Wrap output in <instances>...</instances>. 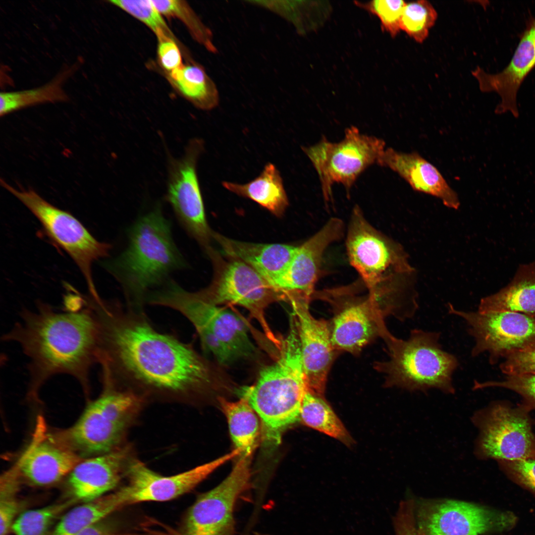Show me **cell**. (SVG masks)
I'll use <instances>...</instances> for the list:
<instances>
[{"mask_svg":"<svg viewBox=\"0 0 535 535\" xmlns=\"http://www.w3.org/2000/svg\"><path fill=\"white\" fill-rule=\"evenodd\" d=\"M91 309L98 327L97 363L104 384L145 395L191 399L214 380L209 362L190 344L154 328L143 310L101 299Z\"/></svg>","mask_w":535,"mask_h":535,"instance_id":"1","label":"cell"},{"mask_svg":"<svg viewBox=\"0 0 535 535\" xmlns=\"http://www.w3.org/2000/svg\"><path fill=\"white\" fill-rule=\"evenodd\" d=\"M2 338L19 344L28 357L32 390L60 374L88 387L90 369L97 363L98 327L86 303L79 310L57 313L39 303L35 311L24 310Z\"/></svg>","mask_w":535,"mask_h":535,"instance_id":"2","label":"cell"},{"mask_svg":"<svg viewBox=\"0 0 535 535\" xmlns=\"http://www.w3.org/2000/svg\"><path fill=\"white\" fill-rule=\"evenodd\" d=\"M128 243L118 257L104 264L123 289L126 305L143 310L150 290L186 263L173 240L170 222L160 205L131 227Z\"/></svg>","mask_w":535,"mask_h":535,"instance_id":"3","label":"cell"},{"mask_svg":"<svg viewBox=\"0 0 535 535\" xmlns=\"http://www.w3.org/2000/svg\"><path fill=\"white\" fill-rule=\"evenodd\" d=\"M274 362L259 372L256 383L240 390L260 419L265 440L277 445L284 430L300 418L303 398L308 391L295 316Z\"/></svg>","mask_w":535,"mask_h":535,"instance_id":"4","label":"cell"},{"mask_svg":"<svg viewBox=\"0 0 535 535\" xmlns=\"http://www.w3.org/2000/svg\"><path fill=\"white\" fill-rule=\"evenodd\" d=\"M146 302L177 311L194 325L203 350L223 366L254 357L256 346L247 322L232 310L214 304L197 292H189L169 280L161 289L150 292Z\"/></svg>","mask_w":535,"mask_h":535,"instance_id":"5","label":"cell"},{"mask_svg":"<svg viewBox=\"0 0 535 535\" xmlns=\"http://www.w3.org/2000/svg\"><path fill=\"white\" fill-rule=\"evenodd\" d=\"M440 335L438 332L414 329L409 338L403 340L389 331L386 333L382 338L388 360L375 364V369L385 376L384 385L410 392L436 389L454 394L452 375L459 362L454 355L442 349Z\"/></svg>","mask_w":535,"mask_h":535,"instance_id":"6","label":"cell"},{"mask_svg":"<svg viewBox=\"0 0 535 535\" xmlns=\"http://www.w3.org/2000/svg\"><path fill=\"white\" fill-rule=\"evenodd\" d=\"M346 247L368 294L379 300L399 296L414 278L416 270L404 248L373 226L358 206L352 211Z\"/></svg>","mask_w":535,"mask_h":535,"instance_id":"7","label":"cell"},{"mask_svg":"<svg viewBox=\"0 0 535 535\" xmlns=\"http://www.w3.org/2000/svg\"><path fill=\"white\" fill-rule=\"evenodd\" d=\"M532 411L521 402H492L471 417L478 429L474 453L480 460L535 459Z\"/></svg>","mask_w":535,"mask_h":535,"instance_id":"8","label":"cell"},{"mask_svg":"<svg viewBox=\"0 0 535 535\" xmlns=\"http://www.w3.org/2000/svg\"><path fill=\"white\" fill-rule=\"evenodd\" d=\"M206 250L213 264L214 276L210 285L198 294L216 305L230 304L246 309L271 345L278 349L281 338L270 327L265 311L271 303L284 301L282 295L245 263L230 257L225 260L210 246Z\"/></svg>","mask_w":535,"mask_h":535,"instance_id":"9","label":"cell"},{"mask_svg":"<svg viewBox=\"0 0 535 535\" xmlns=\"http://www.w3.org/2000/svg\"><path fill=\"white\" fill-rule=\"evenodd\" d=\"M385 143L381 139L362 133L351 126L339 142L323 137L317 144L302 148L316 170L325 203L332 199V187L342 184L349 194L360 174L377 161Z\"/></svg>","mask_w":535,"mask_h":535,"instance_id":"10","label":"cell"},{"mask_svg":"<svg viewBox=\"0 0 535 535\" xmlns=\"http://www.w3.org/2000/svg\"><path fill=\"white\" fill-rule=\"evenodd\" d=\"M331 303L333 316L329 321L331 339L335 349L357 355L377 337L388 331L386 316L395 315L393 308L369 294L353 295V287L325 290L315 293Z\"/></svg>","mask_w":535,"mask_h":535,"instance_id":"11","label":"cell"},{"mask_svg":"<svg viewBox=\"0 0 535 535\" xmlns=\"http://www.w3.org/2000/svg\"><path fill=\"white\" fill-rule=\"evenodd\" d=\"M419 535H480L512 530L517 516L474 503L450 499L414 500Z\"/></svg>","mask_w":535,"mask_h":535,"instance_id":"12","label":"cell"},{"mask_svg":"<svg viewBox=\"0 0 535 535\" xmlns=\"http://www.w3.org/2000/svg\"><path fill=\"white\" fill-rule=\"evenodd\" d=\"M0 182L32 212L48 234L71 257L82 272L89 293L97 292L92 266L108 255L110 245L97 240L72 215L51 205L33 190L19 191L2 178Z\"/></svg>","mask_w":535,"mask_h":535,"instance_id":"13","label":"cell"},{"mask_svg":"<svg viewBox=\"0 0 535 535\" xmlns=\"http://www.w3.org/2000/svg\"><path fill=\"white\" fill-rule=\"evenodd\" d=\"M448 309L449 314L461 317L468 325V333L475 342L471 355L487 352L491 365L535 344V315L465 312L450 304Z\"/></svg>","mask_w":535,"mask_h":535,"instance_id":"14","label":"cell"},{"mask_svg":"<svg viewBox=\"0 0 535 535\" xmlns=\"http://www.w3.org/2000/svg\"><path fill=\"white\" fill-rule=\"evenodd\" d=\"M204 148L203 140L194 138L181 158L169 156L165 199L187 233L206 249L210 246L214 232L207 220L197 173Z\"/></svg>","mask_w":535,"mask_h":535,"instance_id":"15","label":"cell"},{"mask_svg":"<svg viewBox=\"0 0 535 535\" xmlns=\"http://www.w3.org/2000/svg\"><path fill=\"white\" fill-rule=\"evenodd\" d=\"M250 457L239 456L230 473L218 485L198 496L189 509L184 535H234V509L249 486Z\"/></svg>","mask_w":535,"mask_h":535,"instance_id":"16","label":"cell"},{"mask_svg":"<svg viewBox=\"0 0 535 535\" xmlns=\"http://www.w3.org/2000/svg\"><path fill=\"white\" fill-rule=\"evenodd\" d=\"M239 455V451L234 449L215 460L170 476L160 475L141 461L131 459L125 474L127 483L115 493L123 506L170 500L190 491L217 468Z\"/></svg>","mask_w":535,"mask_h":535,"instance_id":"17","label":"cell"},{"mask_svg":"<svg viewBox=\"0 0 535 535\" xmlns=\"http://www.w3.org/2000/svg\"><path fill=\"white\" fill-rule=\"evenodd\" d=\"M308 391L323 396L327 377L338 351L331 339L329 321L310 313V302L292 300Z\"/></svg>","mask_w":535,"mask_h":535,"instance_id":"18","label":"cell"},{"mask_svg":"<svg viewBox=\"0 0 535 535\" xmlns=\"http://www.w3.org/2000/svg\"><path fill=\"white\" fill-rule=\"evenodd\" d=\"M343 230V221L331 218L313 236L297 247L278 287L284 301L298 299L310 302L324 253L342 237Z\"/></svg>","mask_w":535,"mask_h":535,"instance_id":"19","label":"cell"},{"mask_svg":"<svg viewBox=\"0 0 535 535\" xmlns=\"http://www.w3.org/2000/svg\"><path fill=\"white\" fill-rule=\"evenodd\" d=\"M535 67V18L530 17L520 35V41L507 66L500 72L490 74L480 67L472 71L483 92H495L501 98L495 112L501 114L510 111L519 116L517 94L521 85Z\"/></svg>","mask_w":535,"mask_h":535,"instance_id":"20","label":"cell"},{"mask_svg":"<svg viewBox=\"0 0 535 535\" xmlns=\"http://www.w3.org/2000/svg\"><path fill=\"white\" fill-rule=\"evenodd\" d=\"M130 456L129 448L123 447L78 463L68 479L74 499L89 502L114 488L125 476Z\"/></svg>","mask_w":535,"mask_h":535,"instance_id":"21","label":"cell"},{"mask_svg":"<svg viewBox=\"0 0 535 535\" xmlns=\"http://www.w3.org/2000/svg\"><path fill=\"white\" fill-rule=\"evenodd\" d=\"M376 163L397 173L414 190L438 198L449 208H459L457 193L436 167L417 153H402L385 148Z\"/></svg>","mask_w":535,"mask_h":535,"instance_id":"22","label":"cell"},{"mask_svg":"<svg viewBox=\"0 0 535 535\" xmlns=\"http://www.w3.org/2000/svg\"><path fill=\"white\" fill-rule=\"evenodd\" d=\"M213 238L227 256L250 266L279 292V283L297 246L240 241L214 232Z\"/></svg>","mask_w":535,"mask_h":535,"instance_id":"23","label":"cell"},{"mask_svg":"<svg viewBox=\"0 0 535 535\" xmlns=\"http://www.w3.org/2000/svg\"><path fill=\"white\" fill-rule=\"evenodd\" d=\"M127 428L112 418L96 400L71 428L70 436L83 453L104 454L115 450Z\"/></svg>","mask_w":535,"mask_h":535,"instance_id":"24","label":"cell"},{"mask_svg":"<svg viewBox=\"0 0 535 535\" xmlns=\"http://www.w3.org/2000/svg\"><path fill=\"white\" fill-rule=\"evenodd\" d=\"M478 311L535 315V262L520 265L507 286L481 299Z\"/></svg>","mask_w":535,"mask_h":535,"instance_id":"25","label":"cell"},{"mask_svg":"<svg viewBox=\"0 0 535 535\" xmlns=\"http://www.w3.org/2000/svg\"><path fill=\"white\" fill-rule=\"evenodd\" d=\"M79 462L71 452L43 442L31 449L22 462L25 477L38 485L54 483L71 472Z\"/></svg>","mask_w":535,"mask_h":535,"instance_id":"26","label":"cell"},{"mask_svg":"<svg viewBox=\"0 0 535 535\" xmlns=\"http://www.w3.org/2000/svg\"><path fill=\"white\" fill-rule=\"evenodd\" d=\"M222 185L228 191L255 202L278 217L284 214L289 205L280 173L271 163H267L258 177L247 183L223 181Z\"/></svg>","mask_w":535,"mask_h":535,"instance_id":"27","label":"cell"},{"mask_svg":"<svg viewBox=\"0 0 535 535\" xmlns=\"http://www.w3.org/2000/svg\"><path fill=\"white\" fill-rule=\"evenodd\" d=\"M164 74L174 90L196 107L210 110L218 106L219 94L216 84L204 67L194 60Z\"/></svg>","mask_w":535,"mask_h":535,"instance_id":"28","label":"cell"},{"mask_svg":"<svg viewBox=\"0 0 535 535\" xmlns=\"http://www.w3.org/2000/svg\"><path fill=\"white\" fill-rule=\"evenodd\" d=\"M81 59L64 68L52 80L37 88L22 91L1 92L0 94V115L39 104L66 102L69 98L63 84L78 70Z\"/></svg>","mask_w":535,"mask_h":535,"instance_id":"29","label":"cell"},{"mask_svg":"<svg viewBox=\"0 0 535 535\" xmlns=\"http://www.w3.org/2000/svg\"><path fill=\"white\" fill-rule=\"evenodd\" d=\"M218 401L226 418L235 449L240 451L239 456L250 457L259 433L258 416L243 398L232 402L220 397Z\"/></svg>","mask_w":535,"mask_h":535,"instance_id":"30","label":"cell"},{"mask_svg":"<svg viewBox=\"0 0 535 535\" xmlns=\"http://www.w3.org/2000/svg\"><path fill=\"white\" fill-rule=\"evenodd\" d=\"M122 506L115 492L84 502L66 513L51 535H75Z\"/></svg>","mask_w":535,"mask_h":535,"instance_id":"31","label":"cell"},{"mask_svg":"<svg viewBox=\"0 0 535 535\" xmlns=\"http://www.w3.org/2000/svg\"><path fill=\"white\" fill-rule=\"evenodd\" d=\"M300 418L307 426L346 444L352 439L343 425L322 396L307 391L303 399Z\"/></svg>","mask_w":535,"mask_h":535,"instance_id":"32","label":"cell"},{"mask_svg":"<svg viewBox=\"0 0 535 535\" xmlns=\"http://www.w3.org/2000/svg\"><path fill=\"white\" fill-rule=\"evenodd\" d=\"M152 1L162 15L175 18L181 21L194 40L207 51L213 54L217 52L212 31L186 1L164 0Z\"/></svg>","mask_w":535,"mask_h":535,"instance_id":"33","label":"cell"},{"mask_svg":"<svg viewBox=\"0 0 535 535\" xmlns=\"http://www.w3.org/2000/svg\"><path fill=\"white\" fill-rule=\"evenodd\" d=\"M437 18L436 10L428 0L406 3L401 18L400 29L415 41L422 43L427 38Z\"/></svg>","mask_w":535,"mask_h":535,"instance_id":"34","label":"cell"},{"mask_svg":"<svg viewBox=\"0 0 535 535\" xmlns=\"http://www.w3.org/2000/svg\"><path fill=\"white\" fill-rule=\"evenodd\" d=\"M76 501L72 499L22 513L13 523V535H47L54 519Z\"/></svg>","mask_w":535,"mask_h":535,"instance_id":"35","label":"cell"},{"mask_svg":"<svg viewBox=\"0 0 535 535\" xmlns=\"http://www.w3.org/2000/svg\"><path fill=\"white\" fill-rule=\"evenodd\" d=\"M108 2L145 24L157 39L167 37L179 42L152 0H113Z\"/></svg>","mask_w":535,"mask_h":535,"instance_id":"36","label":"cell"},{"mask_svg":"<svg viewBox=\"0 0 535 535\" xmlns=\"http://www.w3.org/2000/svg\"><path fill=\"white\" fill-rule=\"evenodd\" d=\"M499 387L511 390L522 397L521 403L535 412V374L507 375L502 381H475L473 390ZM534 424L535 425V416Z\"/></svg>","mask_w":535,"mask_h":535,"instance_id":"37","label":"cell"},{"mask_svg":"<svg viewBox=\"0 0 535 535\" xmlns=\"http://www.w3.org/2000/svg\"><path fill=\"white\" fill-rule=\"evenodd\" d=\"M406 3L402 0H375L359 4L376 15L382 28L393 37L401 30V18Z\"/></svg>","mask_w":535,"mask_h":535,"instance_id":"38","label":"cell"},{"mask_svg":"<svg viewBox=\"0 0 535 535\" xmlns=\"http://www.w3.org/2000/svg\"><path fill=\"white\" fill-rule=\"evenodd\" d=\"M497 462L499 469L508 479L535 496V459Z\"/></svg>","mask_w":535,"mask_h":535,"instance_id":"39","label":"cell"},{"mask_svg":"<svg viewBox=\"0 0 535 535\" xmlns=\"http://www.w3.org/2000/svg\"><path fill=\"white\" fill-rule=\"evenodd\" d=\"M157 39L158 59L164 73H170L183 64L182 54L186 62L193 59L179 42L167 37Z\"/></svg>","mask_w":535,"mask_h":535,"instance_id":"40","label":"cell"},{"mask_svg":"<svg viewBox=\"0 0 535 535\" xmlns=\"http://www.w3.org/2000/svg\"><path fill=\"white\" fill-rule=\"evenodd\" d=\"M0 497V535H8L20 509L16 497L17 486L11 482H3Z\"/></svg>","mask_w":535,"mask_h":535,"instance_id":"41","label":"cell"},{"mask_svg":"<svg viewBox=\"0 0 535 535\" xmlns=\"http://www.w3.org/2000/svg\"><path fill=\"white\" fill-rule=\"evenodd\" d=\"M499 368L507 375L535 374V344L507 357Z\"/></svg>","mask_w":535,"mask_h":535,"instance_id":"42","label":"cell"},{"mask_svg":"<svg viewBox=\"0 0 535 535\" xmlns=\"http://www.w3.org/2000/svg\"><path fill=\"white\" fill-rule=\"evenodd\" d=\"M395 535H419L415 515L413 499L402 501L393 519Z\"/></svg>","mask_w":535,"mask_h":535,"instance_id":"43","label":"cell"},{"mask_svg":"<svg viewBox=\"0 0 535 535\" xmlns=\"http://www.w3.org/2000/svg\"><path fill=\"white\" fill-rule=\"evenodd\" d=\"M112 533L111 525L103 520L75 535H112Z\"/></svg>","mask_w":535,"mask_h":535,"instance_id":"44","label":"cell"},{"mask_svg":"<svg viewBox=\"0 0 535 535\" xmlns=\"http://www.w3.org/2000/svg\"></svg>","mask_w":535,"mask_h":535,"instance_id":"45","label":"cell"}]
</instances>
